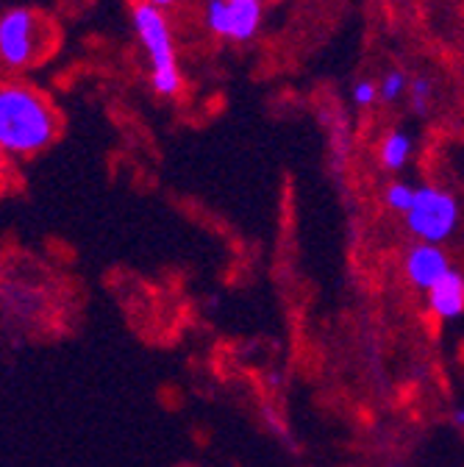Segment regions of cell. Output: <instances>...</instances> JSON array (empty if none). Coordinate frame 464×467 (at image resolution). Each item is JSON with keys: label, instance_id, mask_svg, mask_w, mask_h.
<instances>
[{"label": "cell", "instance_id": "6da1fadb", "mask_svg": "<svg viewBox=\"0 0 464 467\" xmlns=\"http://www.w3.org/2000/svg\"><path fill=\"white\" fill-rule=\"evenodd\" d=\"M59 131L47 100L26 84H6L0 89V145L6 153L31 156L45 150Z\"/></svg>", "mask_w": 464, "mask_h": 467}, {"label": "cell", "instance_id": "4fadbf2b", "mask_svg": "<svg viewBox=\"0 0 464 467\" xmlns=\"http://www.w3.org/2000/svg\"><path fill=\"white\" fill-rule=\"evenodd\" d=\"M150 87H153V92L161 95V98L179 95V89H181V73H179V70H176V73H153V76H150Z\"/></svg>", "mask_w": 464, "mask_h": 467}, {"label": "cell", "instance_id": "5bb4252c", "mask_svg": "<svg viewBox=\"0 0 464 467\" xmlns=\"http://www.w3.org/2000/svg\"><path fill=\"white\" fill-rule=\"evenodd\" d=\"M376 100H378V84H373L370 78L356 81V87H354V103L359 109H365V106H373Z\"/></svg>", "mask_w": 464, "mask_h": 467}, {"label": "cell", "instance_id": "7c38bea8", "mask_svg": "<svg viewBox=\"0 0 464 467\" xmlns=\"http://www.w3.org/2000/svg\"><path fill=\"white\" fill-rule=\"evenodd\" d=\"M409 98H412V109L418 114H428L431 109V98H434V84L428 76H418L409 81Z\"/></svg>", "mask_w": 464, "mask_h": 467}, {"label": "cell", "instance_id": "8992f818", "mask_svg": "<svg viewBox=\"0 0 464 467\" xmlns=\"http://www.w3.org/2000/svg\"><path fill=\"white\" fill-rule=\"evenodd\" d=\"M428 312L437 320H456L464 315V275L459 270H448L428 292H426Z\"/></svg>", "mask_w": 464, "mask_h": 467}, {"label": "cell", "instance_id": "ba28073f", "mask_svg": "<svg viewBox=\"0 0 464 467\" xmlns=\"http://www.w3.org/2000/svg\"><path fill=\"white\" fill-rule=\"evenodd\" d=\"M412 148H415V145H412V137L406 134V131H389V134L384 137L381 148H378L381 167H384V170H389V172L400 170L406 161H409Z\"/></svg>", "mask_w": 464, "mask_h": 467}, {"label": "cell", "instance_id": "8fae6325", "mask_svg": "<svg viewBox=\"0 0 464 467\" xmlns=\"http://www.w3.org/2000/svg\"><path fill=\"white\" fill-rule=\"evenodd\" d=\"M403 92H409V78L400 70H389L378 84V100L384 103H395Z\"/></svg>", "mask_w": 464, "mask_h": 467}, {"label": "cell", "instance_id": "52a82bcc", "mask_svg": "<svg viewBox=\"0 0 464 467\" xmlns=\"http://www.w3.org/2000/svg\"><path fill=\"white\" fill-rule=\"evenodd\" d=\"M231 39L234 42H248L256 36L259 26H262V4H253V0H231Z\"/></svg>", "mask_w": 464, "mask_h": 467}, {"label": "cell", "instance_id": "5b68a950", "mask_svg": "<svg viewBox=\"0 0 464 467\" xmlns=\"http://www.w3.org/2000/svg\"><path fill=\"white\" fill-rule=\"evenodd\" d=\"M403 270H406V278H409V284L415 289L428 292L450 270V259L439 245L420 243V245H412L409 251H406Z\"/></svg>", "mask_w": 464, "mask_h": 467}, {"label": "cell", "instance_id": "9a60e30c", "mask_svg": "<svg viewBox=\"0 0 464 467\" xmlns=\"http://www.w3.org/2000/svg\"><path fill=\"white\" fill-rule=\"evenodd\" d=\"M450 420H453V423H456L459 429H464V406H456V409H453Z\"/></svg>", "mask_w": 464, "mask_h": 467}, {"label": "cell", "instance_id": "9c48e42d", "mask_svg": "<svg viewBox=\"0 0 464 467\" xmlns=\"http://www.w3.org/2000/svg\"><path fill=\"white\" fill-rule=\"evenodd\" d=\"M206 26L211 34L231 39V0H206Z\"/></svg>", "mask_w": 464, "mask_h": 467}, {"label": "cell", "instance_id": "3957f363", "mask_svg": "<svg viewBox=\"0 0 464 467\" xmlns=\"http://www.w3.org/2000/svg\"><path fill=\"white\" fill-rule=\"evenodd\" d=\"M45 45V26L31 9H9L0 17V58L12 70H23L36 62Z\"/></svg>", "mask_w": 464, "mask_h": 467}, {"label": "cell", "instance_id": "277c9868", "mask_svg": "<svg viewBox=\"0 0 464 467\" xmlns=\"http://www.w3.org/2000/svg\"><path fill=\"white\" fill-rule=\"evenodd\" d=\"M131 23L150 58L153 73H176V47H172V34L161 9L150 6L148 0H134Z\"/></svg>", "mask_w": 464, "mask_h": 467}, {"label": "cell", "instance_id": "7a4b0ae2", "mask_svg": "<svg viewBox=\"0 0 464 467\" xmlns=\"http://www.w3.org/2000/svg\"><path fill=\"white\" fill-rule=\"evenodd\" d=\"M459 225V203L439 187H418L415 203L406 212V228L420 243L442 245Z\"/></svg>", "mask_w": 464, "mask_h": 467}, {"label": "cell", "instance_id": "30bf717a", "mask_svg": "<svg viewBox=\"0 0 464 467\" xmlns=\"http://www.w3.org/2000/svg\"><path fill=\"white\" fill-rule=\"evenodd\" d=\"M415 195H418L415 187H409L406 182H392V184H387V190H384V203H387V209L406 214V212L412 209V203H415Z\"/></svg>", "mask_w": 464, "mask_h": 467}, {"label": "cell", "instance_id": "2e32d148", "mask_svg": "<svg viewBox=\"0 0 464 467\" xmlns=\"http://www.w3.org/2000/svg\"><path fill=\"white\" fill-rule=\"evenodd\" d=\"M150 6H156V9H167V6H172L176 0H148Z\"/></svg>", "mask_w": 464, "mask_h": 467}, {"label": "cell", "instance_id": "e0dca14e", "mask_svg": "<svg viewBox=\"0 0 464 467\" xmlns=\"http://www.w3.org/2000/svg\"><path fill=\"white\" fill-rule=\"evenodd\" d=\"M253 4H259V0H253Z\"/></svg>", "mask_w": 464, "mask_h": 467}]
</instances>
